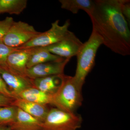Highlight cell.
<instances>
[{
	"instance_id": "24",
	"label": "cell",
	"mask_w": 130,
	"mask_h": 130,
	"mask_svg": "<svg viewBox=\"0 0 130 130\" xmlns=\"http://www.w3.org/2000/svg\"><path fill=\"white\" fill-rule=\"evenodd\" d=\"M0 130H12V129L9 126L0 125Z\"/></svg>"
},
{
	"instance_id": "20",
	"label": "cell",
	"mask_w": 130,
	"mask_h": 130,
	"mask_svg": "<svg viewBox=\"0 0 130 130\" xmlns=\"http://www.w3.org/2000/svg\"><path fill=\"white\" fill-rule=\"evenodd\" d=\"M14 22L12 17H7L5 19L0 21V40L7 34L11 26Z\"/></svg>"
},
{
	"instance_id": "16",
	"label": "cell",
	"mask_w": 130,
	"mask_h": 130,
	"mask_svg": "<svg viewBox=\"0 0 130 130\" xmlns=\"http://www.w3.org/2000/svg\"><path fill=\"white\" fill-rule=\"evenodd\" d=\"M61 7L77 14L79 10L86 12L89 16L91 14L94 7V1L91 0H59Z\"/></svg>"
},
{
	"instance_id": "7",
	"label": "cell",
	"mask_w": 130,
	"mask_h": 130,
	"mask_svg": "<svg viewBox=\"0 0 130 130\" xmlns=\"http://www.w3.org/2000/svg\"><path fill=\"white\" fill-rule=\"evenodd\" d=\"M83 44L74 32L69 30L66 36L60 41L44 47L53 54L71 59L72 57L76 56Z\"/></svg>"
},
{
	"instance_id": "10",
	"label": "cell",
	"mask_w": 130,
	"mask_h": 130,
	"mask_svg": "<svg viewBox=\"0 0 130 130\" xmlns=\"http://www.w3.org/2000/svg\"><path fill=\"white\" fill-rule=\"evenodd\" d=\"M32 50V48H17V50L11 53L7 60V68L16 73L26 76V66Z\"/></svg>"
},
{
	"instance_id": "19",
	"label": "cell",
	"mask_w": 130,
	"mask_h": 130,
	"mask_svg": "<svg viewBox=\"0 0 130 130\" xmlns=\"http://www.w3.org/2000/svg\"><path fill=\"white\" fill-rule=\"evenodd\" d=\"M17 50V48L8 46L3 42L2 40H0V66L7 68L6 62L8 56Z\"/></svg>"
},
{
	"instance_id": "2",
	"label": "cell",
	"mask_w": 130,
	"mask_h": 130,
	"mask_svg": "<svg viewBox=\"0 0 130 130\" xmlns=\"http://www.w3.org/2000/svg\"><path fill=\"white\" fill-rule=\"evenodd\" d=\"M102 44V38L93 29L89 38L83 43L76 55V69L73 78L75 84L81 91L86 77L94 66L98 49Z\"/></svg>"
},
{
	"instance_id": "4",
	"label": "cell",
	"mask_w": 130,
	"mask_h": 130,
	"mask_svg": "<svg viewBox=\"0 0 130 130\" xmlns=\"http://www.w3.org/2000/svg\"><path fill=\"white\" fill-rule=\"evenodd\" d=\"M82 117L56 108L49 110L42 123L41 130H77L81 128Z\"/></svg>"
},
{
	"instance_id": "23",
	"label": "cell",
	"mask_w": 130,
	"mask_h": 130,
	"mask_svg": "<svg viewBox=\"0 0 130 130\" xmlns=\"http://www.w3.org/2000/svg\"><path fill=\"white\" fill-rule=\"evenodd\" d=\"M14 100L0 94V107L12 106V103Z\"/></svg>"
},
{
	"instance_id": "13",
	"label": "cell",
	"mask_w": 130,
	"mask_h": 130,
	"mask_svg": "<svg viewBox=\"0 0 130 130\" xmlns=\"http://www.w3.org/2000/svg\"><path fill=\"white\" fill-rule=\"evenodd\" d=\"M42 123L17 107L16 119L9 126L12 130H41Z\"/></svg>"
},
{
	"instance_id": "6",
	"label": "cell",
	"mask_w": 130,
	"mask_h": 130,
	"mask_svg": "<svg viewBox=\"0 0 130 130\" xmlns=\"http://www.w3.org/2000/svg\"><path fill=\"white\" fill-rule=\"evenodd\" d=\"M40 32L27 23L14 21L7 34L2 40L8 46L18 48L25 44Z\"/></svg>"
},
{
	"instance_id": "14",
	"label": "cell",
	"mask_w": 130,
	"mask_h": 130,
	"mask_svg": "<svg viewBox=\"0 0 130 130\" xmlns=\"http://www.w3.org/2000/svg\"><path fill=\"white\" fill-rule=\"evenodd\" d=\"M32 48V51L26 66L27 68L42 63L56 61L64 58L51 53L44 47Z\"/></svg>"
},
{
	"instance_id": "1",
	"label": "cell",
	"mask_w": 130,
	"mask_h": 130,
	"mask_svg": "<svg viewBox=\"0 0 130 130\" xmlns=\"http://www.w3.org/2000/svg\"><path fill=\"white\" fill-rule=\"evenodd\" d=\"M122 0H96L90 18L103 44L122 56L130 54L129 24L121 11Z\"/></svg>"
},
{
	"instance_id": "8",
	"label": "cell",
	"mask_w": 130,
	"mask_h": 130,
	"mask_svg": "<svg viewBox=\"0 0 130 130\" xmlns=\"http://www.w3.org/2000/svg\"><path fill=\"white\" fill-rule=\"evenodd\" d=\"M70 59L64 58L60 60L36 65L27 68L26 75L30 79H34L51 75L64 74L65 67Z\"/></svg>"
},
{
	"instance_id": "11",
	"label": "cell",
	"mask_w": 130,
	"mask_h": 130,
	"mask_svg": "<svg viewBox=\"0 0 130 130\" xmlns=\"http://www.w3.org/2000/svg\"><path fill=\"white\" fill-rule=\"evenodd\" d=\"M11 105L20 108L42 123L44 121L50 109L47 105H41L20 98L14 99Z\"/></svg>"
},
{
	"instance_id": "5",
	"label": "cell",
	"mask_w": 130,
	"mask_h": 130,
	"mask_svg": "<svg viewBox=\"0 0 130 130\" xmlns=\"http://www.w3.org/2000/svg\"><path fill=\"white\" fill-rule=\"evenodd\" d=\"M59 20H56L51 24V28L48 30L40 32L25 44L17 48L46 47L60 41L69 32L70 23V20H68L63 25H59Z\"/></svg>"
},
{
	"instance_id": "18",
	"label": "cell",
	"mask_w": 130,
	"mask_h": 130,
	"mask_svg": "<svg viewBox=\"0 0 130 130\" xmlns=\"http://www.w3.org/2000/svg\"><path fill=\"white\" fill-rule=\"evenodd\" d=\"M17 107L13 106L0 107V125L10 126L14 122Z\"/></svg>"
},
{
	"instance_id": "15",
	"label": "cell",
	"mask_w": 130,
	"mask_h": 130,
	"mask_svg": "<svg viewBox=\"0 0 130 130\" xmlns=\"http://www.w3.org/2000/svg\"><path fill=\"white\" fill-rule=\"evenodd\" d=\"M16 98H20L47 106L51 105L52 94L44 93L33 86L26 89L19 93Z\"/></svg>"
},
{
	"instance_id": "22",
	"label": "cell",
	"mask_w": 130,
	"mask_h": 130,
	"mask_svg": "<svg viewBox=\"0 0 130 130\" xmlns=\"http://www.w3.org/2000/svg\"><path fill=\"white\" fill-rule=\"evenodd\" d=\"M0 94L14 99L11 92L0 74Z\"/></svg>"
},
{
	"instance_id": "9",
	"label": "cell",
	"mask_w": 130,
	"mask_h": 130,
	"mask_svg": "<svg viewBox=\"0 0 130 130\" xmlns=\"http://www.w3.org/2000/svg\"><path fill=\"white\" fill-rule=\"evenodd\" d=\"M0 74L14 99H16L19 93L26 89L33 86L31 79L13 72L7 68L0 66Z\"/></svg>"
},
{
	"instance_id": "12",
	"label": "cell",
	"mask_w": 130,
	"mask_h": 130,
	"mask_svg": "<svg viewBox=\"0 0 130 130\" xmlns=\"http://www.w3.org/2000/svg\"><path fill=\"white\" fill-rule=\"evenodd\" d=\"M65 75L56 74L31 79L34 87L44 93L53 94L62 84Z\"/></svg>"
},
{
	"instance_id": "17",
	"label": "cell",
	"mask_w": 130,
	"mask_h": 130,
	"mask_svg": "<svg viewBox=\"0 0 130 130\" xmlns=\"http://www.w3.org/2000/svg\"><path fill=\"white\" fill-rule=\"evenodd\" d=\"M27 0H0V14L19 15L27 7Z\"/></svg>"
},
{
	"instance_id": "21",
	"label": "cell",
	"mask_w": 130,
	"mask_h": 130,
	"mask_svg": "<svg viewBox=\"0 0 130 130\" xmlns=\"http://www.w3.org/2000/svg\"><path fill=\"white\" fill-rule=\"evenodd\" d=\"M121 11L126 20L130 25V2L128 0H122L121 5Z\"/></svg>"
},
{
	"instance_id": "3",
	"label": "cell",
	"mask_w": 130,
	"mask_h": 130,
	"mask_svg": "<svg viewBox=\"0 0 130 130\" xmlns=\"http://www.w3.org/2000/svg\"><path fill=\"white\" fill-rule=\"evenodd\" d=\"M81 92L75 84L73 77L65 75L60 87L52 94L51 105L64 111L75 113L82 105Z\"/></svg>"
}]
</instances>
